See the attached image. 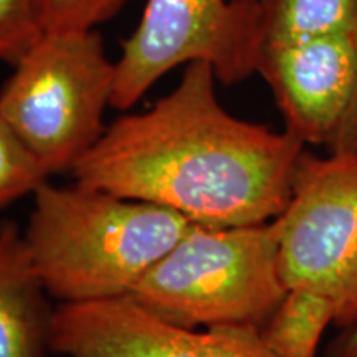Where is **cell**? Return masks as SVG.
Returning <instances> with one entry per match:
<instances>
[{"label":"cell","instance_id":"obj_1","mask_svg":"<svg viewBox=\"0 0 357 357\" xmlns=\"http://www.w3.org/2000/svg\"><path fill=\"white\" fill-rule=\"evenodd\" d=\"M204 61L144 113L119 118L71 169L77 184L167 207L205 227L260 225L291 199L307 146L287 129L235 118Z\"/></svg>","mask_w":357,"mask_h":357},{"label":"cell","instance_id":"obj_2","mask_svg":"<svg viewBox=\"0 0 357 357\" xmlns=\"http://www.w3.org/2000/svg\"><path fill=\"white\" fill-rule=\"evenodd\" d=\"M24 231L48 296L61 305L126 298L187 234L189 218L82 184L43 182Z\"/></svg>","mask_w":357,"mask_h":357},{"label":"cell","instance_id":"obj_3","mask_svg":"<svg viewBox=\"0 0 357 357\" xmlns=\"http://www.w3.org/2000/svg\"><path fill=\"white\" fill-rule=\"evenodd\" d=\"M278 220L250 227L192 223L128 298L185 329H260L283 300Z\"/></svg>","mask_w":357,"mask_h":357},{"label":"cell","instance_id":"obj_4","mask_svg":"<svg viewBox=\"0 0 357 357\" xmlns=\"http://www.w3.org/2000/svg\"><path fill=\"white\" fill-rule=\"evenodd\" d=\"M114 63L95 30L43 32L0 91V118L48 176L71 172L105 132Z\"/></svg>","mask_w":357,"mask_h":357},{"label":"cell","instance_id":"obj_5","mask_svg":"<svg viewBox=\"0 0 357 357\" xmlns=\"http://www.w3.org/2000/svg\"><path fill=\"white\" fill-rule=\"evenodd\" d=\"M276 220L287 291L318 303L339 331L357 329V153L306 149Z\"/></svg>","mask_w":357,"mask_h":357},{"label":"cell","instance_id":"obj_6","mask_svg":"<svg viewBox=\"0 0 357 357\" xmlns=\"http://www.w3.org/2000/svg\"><path fill=\"white\" fill-rule=\"evenodd\" d=\"M263 45L258 0H147L114 61L111 106L132 108L164 75L204 61L227 86L257 73Z\"/></svg>","mask_w":357,"mask_h":357},{"label":"cell","instance_id":"obj_7","mask_svg":"<svg viewBox=\"0 0 357 357\" xmlns=\"http://www.w3.org/2000/svg\"><path fill=\"white\" fill-rule=\"evenodd\" d=\"M50 352L65 357H278L260 329L178 328L128 296L55 307Z\"/></svg>","mask_w":357,"mask_h":357},{"label":"cell","instance_id":"obj_8","mask_svg":"<svg viewBox=\"0 0 357 357\" xmlns=\"http://www.w3.org/2000/svg\"><path fill=\"white\" fill-rule=\"evenodd\" d=\"M257 73L270 86L284 129L328 149L354 91L356 30L303 42L263 43Z\"/></svg>","mask_w":357,"mask_h":357},{"label":"cell","instance_id":"obj_9","mask_svg":"<svg viewBox=\"0 0 357 357\" xmlns=\"http://www.w3.org/2000/svg\"><path fill=\"white\" fill-rule=\"evenodd\" d=\"M35 271L24 231L0 222V357H45L55 310Z\"/></svg>","mask_w":357,"mask_h":357},{"label":"cell","instance_id":"obj_10","mask_svg":"<svg viewBox=\"0 0 357 357\" xmlns=\"http://www.w3.org/2000/svg\"><path fill=\"white\" fill-rule=\"evenodd\" d=\"M263 43L303 42L352 32L357 0H258Z\"/></svg>","mask_w":357,"mask_h":357},{"label":"cell","instance_id":"obj_11","mask_svg":"<svg viewBox=\"0 0 357 357\" xmlns=\"http://www.w3.org/2000/svg\"><path fill=\"white\" fill-rule=\"evenodd\" d=\"M48 177V172L0 118V211L25 195H33Z\"/></svg>","mask_w":357,"mask_h":357},{"label":"cell","instance_id":"obj_12","mask_svg":"<svg viewBox=\"0 0 357 357\" xmlns=\"http://www.w3.org/2000/svg\"><path fill=\"white\" fill-rule=\"evenodd\" d=\"M42 35L40 0H0V61L15 66Z\"/></svg>","mask_w":357,"mask_h":357},{"label":"cell","instance_id":"obj_13","mask_svg":"<svg viewBox=\"0 0 357 357\" xmlns=\"http://www.w3.org/2000/svg\"><path fill=\"white\" fill-rule=\"evenodd\" d=\"M129 0H40L43 32L95 30L116 17Z\"/></svg>","mask_w":357,"mask_h":357},{"label":"cell","instance_id":"obj_14","mask_svg":"<svg viewBox=\"0 0 357 357\" xmlns=\"http://www.w3.org/2000/svg\"><path fill=\"white\" fill-rule=\"evenodd\" d=\"M356 38H357V24H356ZM328 151H339V153H357V77L354 91L349 102V108L346 111L344 119L339 126L336 136Z\"/></svg>","mask_w":357,"mask_h":357},{"label":"cell","instance_id":"obj_15","mask_svg":"<svg viewBox=\"0 0 357 357\" xmlns=\"http://www.w3.org/2000/svg\"><path fill=\"white\" fill-rule=\"evenodd\" d=\"M324 357H357V329L339 331L326 347Z\"/></svg>","mask_w":357,"mask_h":357}]
</instances>
